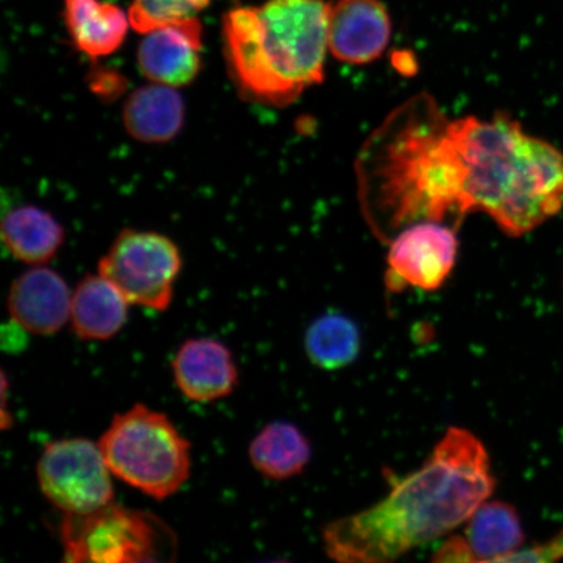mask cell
I'll use <instances>...</instances> for the list:
<instances>
[{
  "mask_svg": "<svg viewBox=\"0 0 563 563\" xmlns=\"http://www.w3.org/2000/svg\"><path fill=\"white\" fill-rule=\"evenodd\" d=\"M495 484L483 442L466 429L449 428L426 463L399 478L382 501L327 526L325 552L346 563L397 560L467 522Z\"/></svg>",
  "mask_w": 563,
  "mask_h": 563,
  "instance_id": "1",
  "label": "cell"
},
{
  "mask_svg": "<svg viewBox=\"0 0 563 563\" xmlns=\"http://www.w3.org/2000/svg\"><path fill=\"white\" fill-rule=\"evenodd\" d=\"M450 121L433 98H411L386 118L356 162L365 220L389 243L420 222L463 220L460 164Z\"/></svg>",
  "mask_w": 563,
  "mask_h": 563,
  "instance_id": "2",
  "label": "cell"
},
{
  "mask_svg": "<svg viewBox=\"0 0 563 563\" xmlns=\"http://www.w3.org/2000/svg\"><path fill=\"white\" fill-rule=\"evenodd\" d=\"M329 9L325 0H267L230 10L222 24L224 55L241 95L286 106L321 84Z\"/></svg>",
  "mask_w": 563,
  "mask_h": 563,
  "instance_id": "3",
  "label": "cell"
},
{
  "mask_svg": "<svg viewBox=\"0 0 563 563\" xmlns=\"http://www.w3.org/2000/svg\"><path fill=\"white\" fill-rule=\"evenodd\" d=\"M111 474L145 495L165 499L191 473V446L166 415L144 405L115 415L98 441Z\"/></svg>",
  "mask_w": 563,
  "mask_h": 563,
  "instance_id": "4",
  "label": "cell"
},
{
  "mask_svg": "<svg viewBox=\"0 0 563 563\" xmlns=\"http://www.w3.org/2000/svg\"><path fill=\"white\" fill-rule=\"evenodd\" d=\"M59 533L66 562H166L176 553L175 534L165 522L114 503L66 514Z\"/></svg>",
  "mask_w": 563,
  "mask_h": 563,
  "instance_id": "5",
  "label": "cell"
},
{
  "mask_svg": "<svg viewBox=\"0 0 563 563\" xmlns=\"http://www.w3.org/2000/svg\"><path fill=\"white\" fill-rule=\"evenodd\" d=\"M181 269L178 246L151 231L124 230L98 265L130 305L166 311Z\"/></svg>",
  "mask_w": 563,
  "mask_h": 563,
  "instance_id": "6",
  "label": "cell"
},
{
  "mask_svg": "<svg viewBox=\"0 0 563 563\" xmlns=\"http://www.w3.org/2000/svg\"><path fill=\"white\" fill-rule=\"evenodd\" d=\"M110 475L100 445L87 439L48 442L37 462L42 495L66 514H86L112 503Z\"/></svg>",
  "mask_w": 563,
  "mask_h": 563,
  "instance_id": "7",
  "label": "cell"
},
{
  "mask_svg": "<svg viewBox=\"0 0 563 563\" xmlns=\"http://www.w3.org/2000/svg\"><path fill=\"white\" fill-rule=\"evenodd\" d=\"M455 228L441 222L412 224L394 236L387 255L386 287L438 290L452 273L457 255Z\"/></svg>",
  "mask_w": 563,
  "mask_h": 563,
  "instance_id": "8",
  "label": "cell"
},
{
  "mask_svg": "<svg viewBox=\"0 0 563 563\" xmlns=\"http://www.w3.org/2000/svg\"><path fill=\"white\" fill-rule=\"evenodd\" d=\"M391 19L382 0H336L330 3L329 52L349 65H367L384 54Z\"/></svg>",
  "mask_w": 563,
  "mask_h": 563,
  "instance_id": "9",
  "label": "cell"
},
{
  "mask_svg": "<svg viewBox=\"0 0 563 563\" xmlns=\"http://www.w3.org/2000/svg\"><path fill=\"white\" fill-rule=\"evenodd\" d=\"M201 48L199 19L176 21L145 33L137 51L139 68L151 82L185 87L200 73Z\"/></svg>",
  "mask_w": 563,
  "mask_h": 563,
  "instance_id": "10",
  "label": "cell"
},
{
  "mask_svg": "<svg viewBox=\"0 0 563 563\" xmlns=\"http://www.w3.org/2000/svg\"><path fill=\"white\" fill-rule=\"evenodd\" d=\"M73 295L58 273L42 265L21 274L9 295L13 322L35 335H52L66 325Z\"/></svg>",
  "mask_w": 563,
  "mask_h": 563,
  "instance_id": "11",
  "label": "cell"
},
{
  "mask_svg": "<svg viewBox=\"0 0 563 563\" xmlns=\"http://www.w3.org/2000/svg\"><path fill=\"white\" fill-rule=\"evenodd\" d=\"M172 368L183 396L195 402H213L228 397L238 385L231 351L211 338H195L183 343Z\"/></svg>",
  "mask_w": 563,
  "mask_h": 563,
  "instance_id": "12",
  "label": "cell"
},
{
  "mask_svg": "<svg viewBox=\"0 0 563 563\" xmlns=\"http://www.w3.org/2000/svg\"><path fill=\"white\" fill-rule=\"evenodd\" d=\"M130 301L101 276L84 278L70 300V317L77 338L82 341H106L121 332L129 319Z\"/></svg>",
  "mask_w": 563,
  "mask_h": 563,
  "instance_id": "13",
  "label": "cell"
},
{
  "mask_svg": "<svg viewBox=\"0 0 563 563\" xmlns=\"http://www.w3.org/2000/svg\"><path fill=\"white\" fill-rule=\"evenodd\" d=\"M123 122L126 132L141 143H167L185 124V102L176 88L152 82L126 98Z\"/></svg>",
  "mask_w": 563,
  "mask_h": 563,
  "instance_id": "14",
  "label": "cell"
},
{
  "mask_svg": "<svg viewBox=\"0 0 563 563\" xmlns=\"http://www.w3.org/2000/svg\"><path fill=\"white\" fill-rule=\"evenodd\" d=\"M63 15L75 47L90 59L115 53L131 25L121 7L101 0H65Z\"/></svg>",
  "mask_w": 563,
  "mask_h": 563,
  "instance_id": "15",
  "label": "cell"
},
{
  "mask_svg": "<svg viewBox=\"0 0 563 563\" xmlns=\"http://www.w3.org/2000/svg\"><path fill=\"white\" fill-rule=\"evenodd\" d=\"M2 239L19 262L37 266L51 262L58 253L65 230L47 211L26 206L12 209L3 217Z\"/></svg>",
  "mask_w": 563,
  "mask_h": 563,
  "instance_id": "16",
  "label": "cell"
},
{
  "mask_svg": "<svg viewBox=\"0 0 563 563\" xmlns=\"http://www.w3.org/2000/svg\"><path fill=\"white\" fill-rule=\"evenodd\" d=\"M311 455V443L288 421L271 422L250 445L252 466L272 481H286L301 474Z\"/></svg>",
  "mask_w": 563,
  "mask_h": 563,
  "instance_id": "17",
  "label": "cell"
},
{
  "mask_svg": "<svg viewBox=\"0 0 563 563\" xmlns=\"http://www.w3.org/2000/svg\"><path fill=\"white\" fill-rule=\"evenodd\" d=\"M464 539L475 562H501L525 541L522 523L511 505L484 503L468 519Z\"/></svg>",
  "mask_w": 563,
  "mask_h": 563,
  "instance_id": "18",
  "label": "cell"
},
{
  "mask_svg": "<svg viewBox=\"0 0 563 563\" xmlns=\"http://www.w3.org/2000/svg\"><path fill=\"white\" fill-rule=\"evenodd\" d=\"M305 346L309 361L316 367L325 371L342 369L354 363L361 354V329L346 314L323 313L308 328Z\"/></svg>",
  "mask_w": 563,
  "mask_h": 563,
  "instance_id": "19",
  "label": "cell"
},
{
  "mask_svg": "<svg viewBox=\"0 0 563 563\" xmlns=\"http://www.w3.org/2000/svg\"><path fill=\"white\" fill-rule=\"evenodd\" d=\"M209 4L210 0H132L129 18L133 30L145 34L176 21L197 18Z\"/></svg>",
  "mask_w": 563,
  "mask_h": 563,
  "instance_id": "20",
  "label": "cell"
},
{
  "mask_svg": "<svg viewBox=\"0 0 563 563\" xmlns=\"http://www.w3.org/2000/svg\"><path fill=\"white\" fill-rule=\"evenodd\" d=\"M563 560V531L545 545L517 551L501 562H554Z\"/></svg>",
  "mask_w": 563,
  "mask_h": 563,
  "instance_id": "21",
  "label": "cell"
},
{
  "mask_svg": "<svg viewBox=\"0 0 563 563\" xmlns=\"http://www.w3.org/2000/svg\"><path fill=\"white\" fill-rule=\"evenodd\" d=\"M433 561L475 562V559L473 553H471L466 539L453 537L439 549L438 553L434 554Z\"/></svg>",
  "mask_w": 563,
  "mask_h": 563,
  "instance_id": "22",
  "label": "cell"
}]
</instances>
